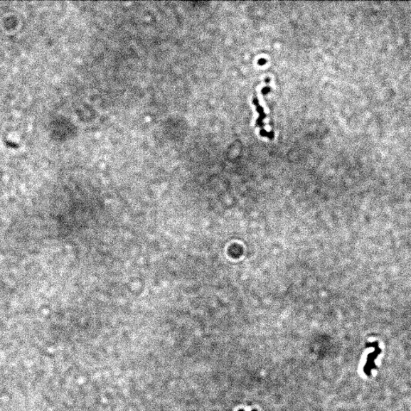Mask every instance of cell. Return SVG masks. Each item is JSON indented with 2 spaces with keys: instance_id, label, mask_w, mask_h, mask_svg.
I'll return each mask as SVG.
<instances>
[{
  "instance_id": "obj_1",
  "label": "cell",
  "mask_w": 411,
  "mask_h": 411,
  "mask_svg": "<svg viewBox=\"0 0 411 411\" xmlns=\"http://www.w3.org/2000/svg\"><path fill=\"white\" fill-rule=\"evenodd\" d=\"M252 102H253V105H255V108H257V111L258 112L259 115H260L258 117V119L257 120V124H255V126H257V127L260 128V135L262 137H265V138L269 139L270 140L274 139V138H275V134H274V133L272 132H267L265 129L264 120L267 117V115L265 113V110H264L263 107H261L260 102H259V99L257 98V96H255V95L254 96Z\"/></svg>"
},
{
  "instance_id": "obj_2",
  "label": "cell",
  "mask_w": 411,
  "mask_h": 411,
  "mask_svg": "<svg viewBox=\"0 0 411 411\" xmlns=\"http://www.w3.org/2000/svg\"><path fill=\"white\" fill-rule=\"evenodd\" d=\"M270 91H271V87L270 86H266V87H265V88L262 90H261V93H262V95L264 96H265L267 95V93L270 92Z\"/></svg>"
},
{
  "instance_id": "obj_3",
  "label": "cell",
  "mask_w": 411,
  "mask_h": 411,
  "mask_svg": "<svg viewBox=\"0 0 411 411\" xmlns=\"http://www.w3.org/2000/svg\"><path fill=\"white\" fill-rule=\"evenodd\" d=\"M267 60L265 59H261L259 60L258 64L259 65H265L266 64Z\"/></svg>"
},
{
  "instance_id": "obj_4",
  "label": "cell",
  "mask_w": 411,
  "mask_h": 411,
  "mask_svg": "<svg viewBox=\"0 0 411 411\" xmlns=\"http://www.w3.org/2000/svg\"><path fill=\"white\" fill-rule=\"evenodd\" d=\"M239 411H245V410H239ZM252 411H257V410H252Z\"/></svg>"
}]
</instances>
